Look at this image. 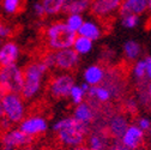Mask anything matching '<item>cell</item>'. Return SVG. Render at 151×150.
<instances>
[{"label": "cell", "instance_id": "11", "mask_svg": "<svg viewBox=\"0 0 151 150\" xmlns=\"http://www.w3.org/2000/svg\"><path fill=\"white\" fill-rule=\"evenodd\" d=\"M129 120L125 113H113L108 117L106 128L109 136L114 141H120L127 128L129 127Z\"/></svg>", "mask_w": 151, "mask_h": 150}, {"label": "cell", "instance_id": "26", "mask_svg": "<svg viewBox=\"0 0 151 150\" xmlns=\"http://www.w3.org/2000/svg\"><path fill=\"white\" fill-rule=\"evenodd\" d=\"M132 74H133V78L136 79V82L138 84L140 83H146V72H145V61L144 58L137 60L133 66H132Z\"/></svg>", "mask_w": 151, "mask_h": 150}, {"label": "cell", "instance_id": "28", "mask_svg": "<svg viewBox=\"0 0 151 150\" xmlns=\"http://www.w3.org/2000/svg\"><path fill=\"white\" fill-rule=\"evenodd\" d=\"M120 18H121L122 27L126 29H134L140 23V16H137V14H127Z\"/></svg>", "mask_w": 151, "mask_h": 150}, {"label": "cell", "instance_id": "35", "mask_svg": "<svg viewBox=\"0 0 151 150\" xmlns=\"http://www.w3.org/2000/svg\"><path fill=\"white\" fill-rule=\"evenodd\" d=\"M145 61V72H146V81L151 82V55H146L144 58Z\"/></svg>", "mask_w": 151, "mask_h": 150}, {"label": "cell", "instance_id": "39", "mask_svg": "<svg viewBox=\"0 0 151 150\" xmlns=\"http://www.w3.org/2000/svg\"><path fill=\"white\" fill-rule=\"evenodd\" d=\"M3 118H5V113H4V107H3V103L0 101V120Z\"/></svg>", "mask_w": 151, "mask_h": 150}, {"label": "cell", "instance_id": "21", "mask_svg": "<svg viewBox=\"0 0 151 150\" xmlns=\"http://www.w3.org/2000/svg\"><path fill=\"white\" fill-rule=\"evenodd\" d=\"M122 52H124V57L127 61L136 63L137 60H139V57L142 54V46L136 40H128L124 43Z\"/></svg>", "mask_w": 151, "mask_h": 150}, {"label": "cell", "instance_id": "13", "mask_svg": "<svg viewBox=\"0 0 151 150\" xmlns=\"http://www.w3.org/2000/svg\"><path fill=\"white\" fill-rule=\"evenodd\" d=\"M111 137L107 128H91V132L86 138V145L90 150H109L111 145Z\"/></svg>", "mask_w": 151, "mask_h": 150}, {"label": "cell", "instance_id": "31", "mask_svg": "<svg viewBox=\"0 0 151 150\" xmlns=\"http://www.w3.org/2000/svg\"><path fill=\"white\" fill-rule=\"evenodd\" d=\"M12 35V28L4 22H0V40H6Z\"/></svg>", "mask_w": 151, "mask_h": 150}, {"label": "cell", "instance_id": "7", "mask_svg": "<svg viewBox=\"0 0 151 150\" xmlns=\"http://www.w3.org/2000/svg\"><path fill=\"white\" fill-rule=\"evenodd\" d=\"M32 143V137L24 133L19 127H12L11 130L0 135V145L4 149L17 150L19 148H27Z\"/></svg>", "mask_w": 151, "mask_h": 150}, {"label": "cell", "instance_id": "19", "mask_svg": "<svg viewBox=\"0 0 151 150\" xmlns=\"http://www.w3.org/2000/svg\"><path fill=\"white\" fill-rule=\"evenodd\" d=\"M88 97L92 101L97 102V105H106L110 102V100L114 96H113L111 91L104 84H101L97 87H91L88 92Z\"/></svg>", "mask_w": 151, "mask_h": 150}, {"label": "cell", "instance_id": "23", "mask_svg": "<svg viewBox=\"0 0 151 150\" xmlns=\"http://www.w3.org/2000/svg\"><path fill=\"white\" fill-rule=\"evenodd\" d=\"M72 48L76 52H77L81 55V57H83V55H86V54H89L92 50V48H93V41L86 39V37H84V36L77 35Z\"/></svg>", "mask_w": 151, "mask_h": 150}, {"label": "cell", "instance_id": "4", "mask_svg": "<svg viewBox=\"0 0 151 150\" xmlns=\"http://www.w3.org/2000/svg\"><path fill=\"white\" fill-rule=\"evenodd\" d=\"M5 118H7L13 125H19L27 117L25 100L21 94L7 92L1 100Z\"/></svg>", "mask_w": 151, "mask_h": 150}, {"label": "cell", "instance_id": "14", "mask_svg": "<svg viewBox=\"0 0 151 150\" xmlns=\"http://www.w3.org/2000/svg\"><path fill=\"white\" fill-rule=\"evenodd\" d=\"M145 139V132L137 125V124H131L120 142L131 150H138Z\"/></svg>", "mask_w": 151, "mask_h": 150}, {"label": "cell", "instance_id": "18", "mask_svg": "<svg viewBox=\"0 0 151 150\" xmlns=\"http://www.w3.org/2000/svg\"><path fill=\"white\" fill-rule=\"evenodd\" d=\"M147 10V0H124L119 11V16L124 17L127 14L142 16Z\"/></svg>", "mask_w": 151, "mask_h": 150}, {"label": "cell", "instance_id": "27", "mask_svg": "<svg viewBox=\"0 0 151 150\" xmlns=\"http://www.w3.org/2000/svg\"><path fill=\"white\" fill-rule=\"evenodd\" d=\"M23 0H3L1 6L5 13L7 14H16L22 9Z\"/></svg>", "mask_w": 151, "mask_h": 150}, {"label": "cell", "instance_id": "38", "mask_svg": "<svg viewBox=\"0 0 151 150\" xmlns=\"http://www.w3.org/2000/svg\"><path fill=\"white\" fill-rule=\"evenodd\" d=\"M6 94H7V92H6V90H5V89H4L1 85H0V101H1V100L5 97Z\"/></svg>", "mask_w": 151, "mask_h": 150}, {"label": "cell", "instance_id": "16", "mask_svg": "<svg viewBox=\"0 0 151 150\" xmlns=\"http://www.w3.org/2000/svg\"><path fill=\"white\" fill-rule=\"evenodd\" d=\"M103 34H104V30L99 19H85L84 24L78 31V35L84 36L93 42L100 40L103 36Z\"/></svg>", "mask_w": 151, "mask_h": 150}, {"label": "cell", "instance_id": "12", "mask_svg": "<svg viewBox=\"0 0 151 150\" xmlns=\"http://www.w3.org/2000/svg\"><path fill=\"white\" fill-rule=\"evenodd\" d=\"M21 57V48L14 41L6 40L0 45V67L16 65Z\"/></svg>", "mask_w": 151, "mask_h": 150}, {"label": "cell", "instance_id": "33", "mask_svg": "<svg viewBox=\"0 0 151 150\" xmlns=\"http://www.w3.org/2000/svg\"><path fill=\"white\" fill-rule=\"evenodd\" d=\"M32 12H34V14L36 17H40V18L46 16V11H45V7H43V5L41 3V0H40V1H36L32 5Z\"/></svg>", "mask_w": 151, "mask_h": 150}, {"label": "cell", "instance_id": "29", "mask_svg": "<svg viewBox=\"0 0 151 150\" xmlns=\"http://www.w3.org/2000/svg\"><path fill=\"white\" fill-rule=\"evenodd\" d=\"M124 106H125V110L128 114H136L138 112V107L140 106L137 97H126L124 101Z\"/></svg>", "mask_w": 151, "mask_h": 150}, {"label": "cell", "instance_id": "22", "mask_svg": "<svg viewBox=\"0 0 151 150\" xmlns=\"http://www.w3.org/2000/svg\"><path fill=\"white\" fill-rule=\"evenodd\" d=\"M41 3L45 7L46 16L55 17L64 13L67 0H41Z\"/></svg>", "mask_w": 151, "mask_h": 150}, {"label": "cell", "instance_id": "1", "mask_svg": "<svg viewBox=\"0 0 151 150\" xmlns=\"http://www.w3.org/2000/svg\"><path fill=\"white\" fill-rule=\"evenodd\" d=\"M90 127V125L78 121L73 115L56 120L52 126L58 142L68 149L84 144L91 132Z\"/></svg>", "mask_w": 151, "mask_h": 150}, {"label": "cell", "instance_id": "6", "mask_svg": "<svg viewBox=\"0 0 151 150\" xmlns=\"http://www.w3.org/2000/svg\"><path fill=\"white\" fill-rule=\"evenodd\" d=\"M74 84H76L74 77L70 72H60L50 78L48 85V92L53 99L56 100L68 99L70 92L74 87Z\"/></svg>", "mask_w": 151, "mask_h": 150}, {"label": "cell", "instance_id": "32", "mask_svg": "<svg viewBox=\"0 0 151 150\" xmlns=\"http://www.w3.org/2000/svg\"><path fill=\"white\" fill-rule=\"evenodd\" d=\"M144 132H149V131L151 130V120L145 118V117H140L137 119V123H136Z\"/></svg>", "mask_w": 151, "mask_h": 150}, {"label": "cell", "instance_id": "9", "mask_svg": "<svg viewBox=\"0 0 151 150\" xmlns=\"http://www.w3.org/2000/svg\"><path fill=\"white\" fill-rule=\"evenodd\" d=\"M19 130H22L24 133L30 137H37L46 133L48 131V121L45 117L40 114L27 115L25 119L18 125Z\"/></svg>", "mask_w": 151, "mask_h": 150}, {"label": "cell", "instance_id": "25", "mask_svg": "<svg viewBox=\"0 0 151 150\" xmlns=\"http://www.w3.org/2000/svg\"><path fill=\"white\" fill-rule=\"evenodd\" d=\"M84 17L83 14H66L65 16V23L68 27L70 30H72L73 32H76L78 35V31L81 30L82 25L84 24Z\"/></svg>", "mask_w": 151, "mask_h": 150}, {"label": "cell", "instance_id": "37", "mask_svg": "<svg viewBox=\"0 0 151 150\" xmlns=\"http://www.w3.org/2000/svg\"><path fill=\"white\" fill-rule=\"evenodd\" d=\"M68 150H90V148L86 145V143H84V144H81V145H77V146L70 148Z\"/></svg>", "mask_w": 151, "mask_h": 150}, {"label": "cell", "instance_id": "8", "mask_svg": "<svg viewBox=\"0 0 151 150\" xmlns=\"http://www.w3.org/2000/svg\"><path fill=\"white\" fill-rule=\"evenodd\" d=\"M124 0H91L90 12L100 21H107L119 13Z\"/></svg>", "mask_w": 151, "mask_h": 150}, {"label": "cell", "instance_id": "40", "mask_svg": "<svg viewBox=\"0 0 151 150\" xmlns=\"http://www.w3.org/2000/svg\"><path fill=\"white\" fill-rule=\"evenodd\" d=\"M146 90H147V92H149V95L151 96V82H147V83H146Z\"/></svg>", "mask_w": 151, "mask_h": 150}, {"label": "cell", "instance_id": "10", "mask_svg": "<svg viewBox=\"0 0 151 150\" xmlns=\"http://www.w3.org/2000/svg\"><path fill=\"white\" fill-rule=\"evenodd\" d=\"M55 54V69L61 72H71L77 69L81 61V55L73 48L61 49L54 52Z\"/></svg>", "mask_w": 151, "mask_h": 150}, {"label": "cell", "instance_id": "17", "mask_svg": "<svg viewBox=\"0 0 151 150\" xmlns=\"http://www.w3.org/2000/svg\"><path fill=\"white\" fill-rule=\"evenodd\" d=\"M72 115L78 121L91 126V124L95 123V120H96V110H95V107H93L92 103L83 102L78 106H74Z\"/></svg>", "mask_w": 151, "mask_h": 150}, {"label": "cell", "instance_id": "41", "mask_svg": "<svg viewBox=\"0 0 151 150\" xmlns=\"http://www.w3.org/2000/svg\"><path fill=\"white\" fill-rule=\"evenodd\" d=\"M147 10L151 11V0H147Z\"/></svg>", "mask_w": 151, "mask_h": 150}, {"label": "cell", "instance_id": "42", "mask_svg": "<svg viewBox=\"0 0 151 150\" xmlns=\"http://www.w3.org/2000/svg\"><path fill=\"white\" fill-rule=\"evenodd\" d=\"M0 150H9V149H4V148H1V149H0Z\"/></svg>", "mask_w": 151, "mask_h": 150}, {"label": "cell", "instance_id": "30", "mask_svg": "<svg viewBox=\"0 0 151 150\" xmlns=\"http://www.w3.org/2000/svg\"><path fill=\"white\" fill-rule=\"evenodd\" d=\"M41 60L46 64V66H47L49 70L55 69V54H54V52L49 50V52L45 53L43 57L41 58Z\"/></svg>", "mask_w": 151, "mask_h": 150}, {"label": "cell", "instance_id": "24", "mask_svg": "<svg viewBox=\"0 0 151 150\" xmlns=\"http://www.w3.org/2000/svg\"><path fill=\"white\" fill-rule=\"evenodd\" d=\"M86 96H88V91H85L81 84L76 83L74 87L72 88L71 92H70V97L68 99L72 102V105L78 106V105L85 102V97Z\"/></svg>", "mask_w": 151, "mask_h": 150}, {"label": "cell", "instance_id": "2", "mask_svg": "<svg viewBox=\"0 0 151 150\" xmlns=\"http://www.w3.org/2000/svg\"><path fill=\"white\" fill-rule=\"evenodd\" d=\"M48 71L49 69L41 59L34 60L24 67V85L21 92L24 100H34L41 92Z\"/></svg>", "mask_w": 151, "mask_h": 150}, {"label": "cell", "instance_id": "36", "mask_svg": "<svg viewBox=\"0 0 151 150\" xmlns=\"http://www.w3.org/2000/svg\"><path fill=\"white\" fill-rule=\"evenodd\" d=\"M109 150H131L128 148H126L120 141H113L111 142V145L109 148Z\"/></svg>", "mask_w": 151, "mask_h": 150}, {"label": "cell", "instance_id": "20", "mask_svg": "<svg viewBox=\"0 0 151 150\" xmlns=\"http://www.w3.org/2000/svg\"><path fill=\"white\" fill-rule=\"evenodd\" d=\"M91 9V0H67L65 14H83Z\"/></svg>", "mask_w": 151, "mask_h": 150}, {"label": "cell", "instance_id": "15", "mask_svg": "<svg viewBox=\"0 0 151 150\" xmlns=\"http://www.w3.org/2000/svg\"><path fill=\"white\" fill-rule=\"evenodd\" d=\"M107 77L106 69L100 64H91L85 67L83 72V81L88 83L90 87H97L104 83Z\"/></svg>", "mask_w": 151, "mask_h": 150}, {"label": "cell", "instance_id": "3", "mask_svg": "<svg viewBox=\"0 0 151 150\" xmlns=\"http://www.w3.org/2000/svg\"><path fill=\"white\" fill-rule=\"evenodd\" d=\"M76 37L77 34L70 30L64 21H55L45 29V42L52 52L72 48Z\"/></svg>", "mask_w": 151, "mask_h": 150}, {"label": "cell", "instance_id": "34", "mask_svg": "<svg viewBox=\"0 0 151 150\" xmlns=\"http://www.w3.org/2000/svg\"><path fill=\"white\" fill-rule=\"evenodd\" d=\"M13 126V124L7 119V118H3L1 120H0V135L6 132V131L11 130Z\"/></svg>", "mask_w": 151, "mask_h": 150}, {"label": "cell", "instance_id": "5", "mask_svg": "<svg viewBox=\"0 0 151 150\" xmlns=\"http://www.w3.org/2000/svg\"><path fill=\"white\" fill-rule=\"evenodd\" d=\"M0 85L6 92L21 94L24 85V69L17 64L0 67Z\"/></svg>", "mask_w": 151, "mask_h": 150}]
</instances>
